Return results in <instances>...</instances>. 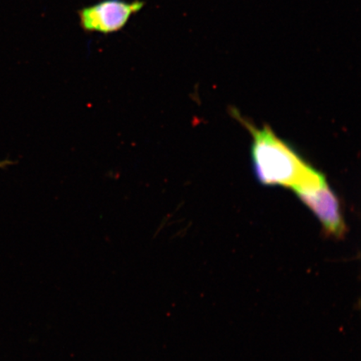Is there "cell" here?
Segmentation results:
<instances>
[{
	"label": "cell",
	"mask_w": 361,
	"mask_h": 361,
	"mask_svg": "<svg viewBox=\"0 0 361 361\" xmlns=\"http://www.w3.org/2000/svg\"><path fill=\"white\" fill-rule=\"evenodd\" d=\"M242 121L250 130L252 139V159L257 179L265 186L295 189L319 183L324 176L310 166L268 126L256 128Z\"/></svg>",
	"instance_id": "obj_1"
},
{
	"label": "cell",
	"mask_w": 361,
	"mask_h": 361,
	"mask_svg": "<svg viewBox=\"0 0 361 361\" xmlns=\"http://www.w3.org/2000/svg\"><path fill=\"white\" fill-rule=\"evenodd\" d=\"M145 6L142 0H101L78 11L80 25L85 32L109 35L119 32L130 18Z\"/></svg>",
	"instance_id": "obj_2"
},
{
	"label": "cell",
	"mask_w": 361,
	"mask_h": 361,
	"mask_svg": "<svg viewBox=\"0 0 361 361\" xmlns=\"http://www.w3.org/2000/svg\"><path fill=\"white\" fill-rule=\"evenodd\" d=\"M293 192L313 212L328 237L341 239L345 235L347 227L340 200L326 178Z\"/></svg>",
	"instance_id": "obj_3"
}]
</instances>
